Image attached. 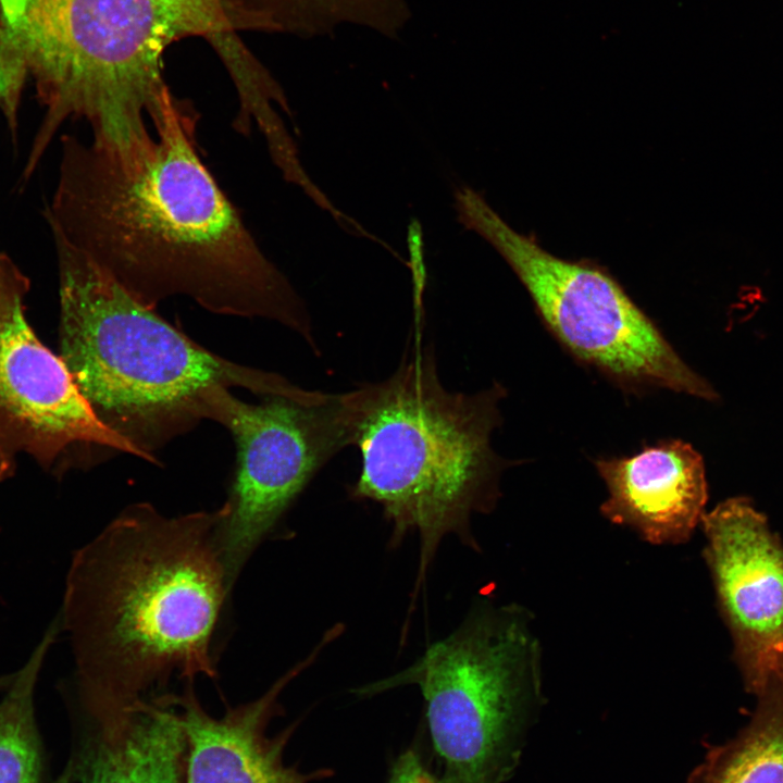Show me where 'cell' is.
I'll return each mask as SVG.
<instances>
[{
    "label": "cell",
    "mask_w": 783,
    "mask_h": 783,
    "mask_svg": "<svg viewBox=\"0 0 783 783\" xmlns=\"http://www.w3.org/2000/svg\"><path fill=\"white\" fill-rule=\"evenodd\" d=\"M758 700L749 723L710 749L685 783H783V685Z\"/></svg>",
    "instance_id": "cell-16"
},
{
    "label": "cell",
    "mask_w": 783,
    "mask_h": 783,
    "mask_svg": "<svg viewBox=\"0 0 783 783\" xmlns=\"http://www.w3.org/2000/svg\"><path fill=\"white\" fill-rule=\"evenodd\" d=\"M594 464L608 490L600 513L609 522L630 527L652 545L691 538L708 497L705 463L691 444L661 440Z\"/></svg>",
    "instance_id": "cell-13"
},
{
    "label": "cell",
    "mask_w": 783,
    "mask_h": 783,
    "mask_svg": "<svg viewBox=\"0 0 783 783\" xmlns=\"http://www.w3.org/2000/svg\"><path fill=\"white\" fill-rule=\"evenodd\" d=\"M506 393L500 383L449 390L432 351L415 349L387 378L341 394L349 446L361 456L351 496L381 506L393 542L418 534L419 577L448 535L477 548L472 517L495 508L513 464L492 446Z\"/></svg>",
    "instance_id": "cell-3"
},
{
    "label": "cell",
    "mask_w": 783,
    "mask_h": 783,
    "mask_svg": "<svg viewBox=\"0 0 783 783\" xmlns=\"http://www.w3.org/2000/svg\"><path fill=\"white\" fill-rule=\"evenodd\" d=\"M8 674H9V675H10V678H11V681H10V684H11V682H12V680H13V674H12L11 672H10V673H8ZM10 684H9V686H10ZM9 686H8V687H9Z\"/></svg>",
    "instance_id": "cell-20"
},
{
    "label": "cell",
    "mask_w": 783,
    "mask_h": 783,
    "mask_svg": "<svg viewBox=\"0 0 783 783\" xmlns=\"http://www.w3.org/2000/svg\"><path fill=\"white\" fill-rule=\"evenodd\" d=\"M321 645L281 676L263 695L215 718L198 700L191 681L181 694L166 693L179 712L186 734L185 783H310L332 775L328 769L301 772L284 762L294 726L270 736L268 728L281 711L286 685L311 664Z\"/></svg>",
    "instance_id": "cell-12"
},
{
    "label": "cell",
    "mask_w": 783,
    "mask_h": 783,
    "mask_svg": "<svg viewBox=\"0 0 783 783\" xmlns=\"http://www.w3.org/2000/svg\"><path fill=\"white\" fill-rule=\"evenodd\" d=\"M63 700L73 783H185L186 734L166 693L120 706Z\"/></svg>",
    "instance_id": "cell-11"
},
{
    "label": "cell",
    "mask_w": 783,
    "mask_h": 783,
    "mask_svg": "<svg viewBox=\"0 0 783 783\" xmlns=\"http://www.w3.org/2000/svg\"><path fill=\"white\" fill-rule=\"evenodd\" d=\"M59 273L60 357L97 418L152 452L200 419L212 386L261 397L306 389L196 344L135 299L85 254L53 237Z\"/></svg>",
    "instance_id": "cell-5"
},
{
    "label": "cell",
    "mask_w": 783,
    "mask_h": 783,
    "mask_svg": "<svg viewBox=\"0 0 783 783\" xmlns=\"http://www.w3.org/2000/svg\"><path fill=\"white\" fill-rule=\"evenodd\" d=\"M198 120L170 90L152 130L127 146L63 135L44 210L53 237L149 308L187 296L214 313L282 323L315 349L304 302L202 162Z\"/></svg>",
    "instance_id": "cell-1"
},
{
    "label": "cell",
    "mask_w": 783,
    "mask_h": 783,
    "mask_svg": "<svg viewBox=\"0 0 783 783\" xmlns=\"http://www.w3.org/2000/svg\"><path fill=\"white\" fill-rule=\"evenodd\" d=\"M240 29L226 0H0V44L23 62L46 110L24 179L70 117L86 120L102 146L151 132L170 91L165 49L200 36L216 51Z\"/></svg>",
    "instance_id": "cell-4"
},
{
    "label": "cell",
    "mask_w": 783,
    "mask_h": 783,
    "mask_svg": "<svg viewBox=\"0 0 783 783\" xmlns=\"http://www.w3.org/2000/svg\"><path fill=\"white\" fill-rule=\"evenodd\" d=\"M417 685L447 783H505L543 706L542 645L517 604L474 609L411 666L356 691Z\"/></svg>",
    "instance_id": "cell-6"
},
{
    "label": "cell",
    "mask_w": 783,
    "mask_h": 783,
    "mask_svg": "<svg viewBox=\"0 0 783 783\" xmlns=\"http://www.w3.org/2000/svg\"><path fill=\"white\" fill-rule=\"evenodd\" d=\"M29 278L0 251V481L22 455L57 477L91 462L95 451L147 457L104 425L60 356L37 337L25 313Z\"/></svg>",
    "instance_id": "cell-9"
},
{
    "label": "cell",
    "mask_w": 783,
    "mask_h": 783,
    "mask_svg": "<svg viewBox=\"0 0 783 783\" xmlns=\"http://www.w3.org/2000/svg\"><path fill=\"white\" fill-rule=\"evenodd\" d=\"M407 247L409 268L412 276L414 310L419 318L422 309V297L426 286V268L424 262L423 229L418 219H411L407 228Z\"/></svg>",
    "instance_id": "cell-18"
},
{
    "label": "cell",
    "mask_w": 783,
    "mask_h": 783,
    "mask_svg": "<svg viewBox=\"0 0 783 783\" xmlns=\"http://www.w3.org/2000/svg\"><path fill=\"white\" fill-rule=\"evenodd\" d=\"M26 69L20 58L0 45V109L5 117L12 140H16L18 108L26 78Z\"/></svg>",
    "instance_id": "cell-17"
},
{
    "label": "cell",
    "mask_w": 783,
    "mask_h": 783,
    "mask_svg": "<svg viewBox=\"0 0 783 783\" xmlns=\"http://www.w3.org/2000/svg\"><path fill=\"white\" fill-rule=\"evenodd\" d=\"M222 513L174 518L134 504L74 551L59 617L75 672L61 686L127 705L173 675L216 678L212 638L232 592L215 539Z\"/></svg>",
    "instance_id": "cell-2"
},
{
    "label": "cell",
    "mask_w": 783,
    "mask_h": 783,
    "mask_svg": "<svg viewBox=\"0 0 783 783\" xmlns=\"http://www.w3.org/2000/svg\"><path fill=\"white\" fill-rule=\"evenodd\" d=\"M704 557L748 692L783 685V544L746 497L705 512Z\"/></svg>",
    "instance_id": "cell-10"
},
{
    "label": "cell",
    "mask_w": 783,
    "mask_h": 783,
    "mask_svg": "<svg viewBox=\"0 0 783 783\" xmlns=\"http://www.w3.org/2000/svg\"><path fill=\"white\" fill-rule=\"evenodd\" d=\"M60 632L55 617L0 699V783H58L39 729L35 695L45 660Z\"/></svg>",
    "instance_id": "cell-14"
},
{
    "label": "cell",
    "mask_w": 783,
    "mask_h": 783,
    "mask_svg": "<svg viewBox=\"0 0 783 783\" xmlns=\"http://www.w3.org/2000/svg\"><path fill=\"white\" fill-rule=\"evenodd\" d=\"M386 783L447 782L430 769L417 748H408L395 759Z\"/></svg>",
    "instance_id": "cell-19"
},
{
    "label": "cell",
    "mask_w": 783,
    "mask_h": 783,
    "mask_svg": "<svg viewBox=\"0 0 783 783\" xmlns=\"http://www.w3.org/2000/svg\"><path fill=\"white\" fill-rule=\"evenodd\" d=\"M455 208L458 221L502 256L547 330L577 361L629 393L668 389L719 398L606 269L551 254L533 236L511 228L470 187L456 190Z\"/></svg>",
    "instance_id": "cell-7"
},
{
    "label": "cell",
    "mask_w": 783,
    "mask_h": 783,
    "mask_svg": "<svg viewBox=\"0 0 783 783\" xmlns=\"http://www.w3.org/2000/svg\"><path fill=\"white\" fill-rule=\"evenodd\" d=\"M252 29L303 38L333 35L351 24L397 38L411 18L407 0H226Z\"/></svg>",
    "instance_id": "cell-15"
},
{
    "label": "cell",
    "mask_w": 783,
    "mask_h": 783,
    "mask_svg": "<svg viewBox=\"0 0 783 783\" xmlns=\"http://www.w3.org/2000/svg\"><path fill=\"white\" fill-rule=\"evenodd\" d=\"M258 403L212 386L200 418L222 424L237 464L215 539L232 591L243 567L316 472L349 446L341 394L306 390L263 396Z\"/></svg>",
    "instance_id": "cell-8"
}]
</instances>
